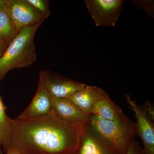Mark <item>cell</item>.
Wrapping results in <instances>:
<instances>
[{
  "label": "cell",
  "mask_w": 154,
  "mask_h": 154,
  "mask_svg": "<svg viewBox=\"0 0 154 154\" xmlns=\"http://www.w3.org/2000/svg\"><path fill=\"white\" fill-rule=\"evenodd\" d=\"M131 2L138 8L144 11L149 16L154 18L153 1H132Z\"/></svg>",
  "instance_id": "obj_16"
},
{
  "label": "cell",
  "mask_w": 154,
  "mask_h": 154,
  "mask_svg": "<svg viewBox=\"0 0 154 154\" xmlns=\"http://www.w3.org/2000/svg\"><path fill=\"white\" fill-rule=\"evenodd\" d=\"M42 23L24 28L8 45L0 57V82L14 69L28 67L36 60L35 33Z\"/></svg>",
  "instance_id": "obj_2"
},
{
  "label": "cell",
  "mask_w": 154,
  "mask_h": 154,
  "mask_svg": "<svg viewBox=\"0 0 154 154\" xmlns=\"http://www.w3.org/2000/svg\"><path fill=\"white\" fill-rule=\"evenodd\" d=\"M7 2L0 6V39L8 45L17 33L9 15Z\"/></svg>",
  "instance_id": "obj_13"
},
{
  "label": "cell",
  "mask_w": 154,
  "mask_h": 154,
  "mask_svg": "<svg viewBox=\"0 0 154 154\" xmlns=\"http://www.w3.org/2000/svg\"><path fill=\"white\" fill-rule=\"evenodd\" d=\"M86 7L96 27H114L121 15L124 0H85Z\"/></svg>",
  "instance_id": "obj_4"
},
{
  "label": "cell",
  "mask_w": 154,
  "mask_h": 154,
  "mask_svg": "<svg viewBox=\"0 0 154 154\" xmlns=\"http://www.w3.org/2000/svg\"><path fill=\"white\" fill-rule=\"evenodd\" d=\"M8 45L0 39V51L4 53L8 47Z\"/></svg>",
  "instance_id": "obj_18"
},
{
  "label": "cell",
  "mask_w": 154,
  "mask_h": 154,
  "mask_svg": "<svg viewBox=\"0 0 154 154\" xmlns=\"http://www.w3.org/2000/svg\"><path fill=\"white\" fill-rule=\"evenodd\" d=\"M31 5L33 6L47 19L49 17L51 12L48 5V1L45 0H27Z\"/></svg>",
  "instance_id": "obj_15"
},
{
  "label": "cell",
  "mask_w": 154,
  "mask_h": 154,
  "mask_svg": "<svg viewBox=\"0 0 154 154\" xmlns=\"http://www.w3.org/2000/svg\"><path fill=\"white\" fill-rule=\"evenodd\" d=\"M3 53H4L2 52V51H0V57H1V56H2Z\"/></svg>",
  "instance_id": "obj_21"
},
{
  "label": "cell",
  "mask_w": 154,
  "mask_h": 154,
  "mask_svg": "<svg viewBox=\"0 0 154 154\" xmlns=\"http://www.w3.org/2000/svg\"><path fill=\"white\" fill-rule=\"evenodd\" d=\"M39 81L51 96L61 99H66L87 85L47 70L40 72Z\"/></svg>",
  "instance_id": "obj_8"
},
{
  "label": "cell",
  "mask_w": 154,
  "mask_h": 154,
  "mask_svg": "<svg viewBox=\"0 0 154 154\" xmlns=\"http://www.w3.org/2000/svg\"><path fill=\"white\" fill-rule=\"evenodd\" d=\"M127 102L129 108L134 111L136 119L137 134L140 137L143 148L144 154H154V125L152 119L148 113V101L144 105H138L128 94H126Z\"/></svg>",
  "instance_id": "obj_6"
},
{
  "label": "cell",
  "mask_w": 154,
  "mask_h": 154,
  "mask_svg": "<svg viewBox=\"0 0 154 154\" xmlns=\"http://www.w3.org/2000/svg\"><path fill=\"white\" fill-rule=\"evenodd\" d=\"M51 97L54 110L61 119L78 125H85L90 121V115L80 111L66 99Z\"/></svg>",
  "instance_id": "obj_11"
},
{
  "label": "cell",
  "mask_w": 154,
  "mask_h": 154,
  "mask_svg": "<svg viewBox=\"0 0 154 154\" xmlns=\"http://www.w3.org/2000/svg\"><path fill=\"white\" fill-rule=\"evenodd\" d=\"M90 124L99 133L110 141L122 154H126L131 142L137 134L135 122L127 116L111 121L91 114Z\"/></svg>",
  "instance_id": "obj_3"
},
{
  "label": "cell",
  "mask_w": 154,
  "mask_h": 154,
  "mask_svg": "<svg viewBox=\"0 0 154 154\" xmlns=\"http://www.w3.org/2000/svg\"><path fill=\"white\" fill-rule=\"evenodd\" d=\"M91 114L111 121H116L126 116L121 108L111 100L108 94L94 104Z\"/></svg>",
  "instance_id": "obj_12"
},
{
  "label": "cell",
  "mask_w": 154,
  "mask_h": 154,
  "mask_svg": "<svg viewBox=\"0 0 154 154\" xmlns=\"http://www.w3.org/2000/svg\"><path fill=\"white\" fill-rule=\"evenodd\" d=\"M8 0H0V6L4 4H6Z\"/></svg>",
  "instance_id": "obj_20"
},
{
  "label": "cell",
  "mask_w": 154,
  "mask_h": 154,
  "mask_svg": "<svg viewBox=\"0 0 154 154\" xmlns=\"http://www.w3.org/2000/svg\"><path fill=\"white\" fill-rule=\"evenodd\" d=\"M7 5L17 34L24 28L38 23L42 24L46 19L27 0H8Z\"/></svg>",
  "instance_id": "obj_7"
},
{
  "label": "cell",
  "mask_w": 154,
  "mask_h": 154,
  "mask_svg": "<svg viewBox=\"0 0 154 154\" xmlns=\"http://www.w3.org/2000/svg\"><path fill=\"white\" fill-rule=\"evenodd\" d=\"M84 125L64 121L54 109L38 118H10L9 148L22 154H75Z\"/></svg>",
  "instance_id": "obj_1"
},
{
  "label": "cell",
  "mask_w": 154,
  "mask_h": 154,
  "mask_svg": "<svg viewBox=\"0 0 154 154\" xmlns=\"http://www.w3.org/2000/svg\"><path fill=\"white\" fill-rule=\"evenodd\" d=\"M53 110L50 95L40 82L32 102L17 119H27L38 118L49 114Z\"/></svg>",
  "instance_id": "obj_9"
},
{
  "label": "cell",
  "mask_w": 154,
  "mask_h": 154,
  "mask_svg": "<svg viewBox=\"0 0 154 154\" xmlns=\"http://www.w3.org/2000/svg\"><path fill=\"white\" fill-rule=\"evenodd\" d=\"M75 154H122L113 143L93 127L90 121L83 126Z\"/></svg>",
  "instance_id": "obj_5"
},
{
  "label": "cell",
  "mask_w": 154,
  "mask_h": 154,
  "mask_svg": "<svg viewBox=\"0 0 154 154\" xmlns=\"http://www.w3.org/2000/svg\"><path fill=\"white\" fill-rule=\"evenodd\" d=\"M0 154H22L19 152L15 150L14 149L10 148L8 151L6 153L3 152L2 151L0 150Z\"/></svg>",
  "instance_id": "obj_19"
},
{
  "label": "cell",
  "mask_w": 154,
  "mask_h": 154,
  "mask_svg": "<svg viewBox=\"0 0 154 154\" xmlns=\"http://www.w3.org/2000/svg\"><path fill=\"white\" fill-rule=\"evenodd\" d=\"M126 154H144L140 144L135 139L131 142Z\"/></svg>",
  "instance_id": "obj_17"
},
{
  "label": "cell",
  "mask_w": 154,
  "mask_h": 154,
  "mask_svg": "<svg viewBox=\"0 0 154 154\" xmlns=\"http://www.w3.org/2000/svg\"><path fill=\"white\" fill-rule=\"evenodd\" d=\"M107 94L102 88L87 85L85 88L76 91L66 99L80 111L91 115L94 104Z\"/></svg>",
  "instance_id": "obj_10"
},
{
  "label": "cell",
  "mask_w": 154,
  "mask_h": 154,
  "mask_svg": "<svg viewBox=\"0 0 154 154\" xmlns=\"http://www.w3.org/2000/svg\"><path fill=\"white\" fill-rule=\"evenodd\" d=\"M6 110L7 107L0 95V150L2 148L4 153L9 149L10 118L6 113Z\"/></svg>",
  "instance_id": "obj_14"
}]
</instances>
